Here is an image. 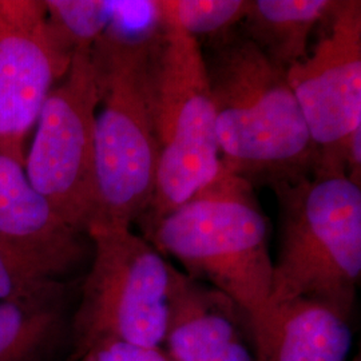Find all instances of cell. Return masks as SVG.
Masks as SVG:
<instances>
[{"label": "cell", "instance_id": "obj_1", "mask_svg": "<svg viewBox=\"0 0 361 361\" xmlns=\"http://www.w3.org/2000/svg\"><path fill=\"white\" fill-rule=\"evenodd\" d=\"M205 61L222 166L269 185L312 174L314 147L286 70L233 32Z\"/></svg>", "mask_w": 361, "mask_h": 361}, {"label": "cell", "instance_id": "obj_2", "mask_svg": "<svg viewBox=\"0 0 361 361\" xmlns=\"http://www.w3.org/2000/svg\"><path fill=\"white\" fill-rule=\"evenodd\" d=\"M145 234L188 276L228 297L255 343L271 305L273 259L268 219L249 180L221 166L214 180Z\"/></svg>", "mask_w": 361, "mask_h": 361}, {"label": "cell", "instance_id": "obj_3", "mask_svg": "<svg viewBox=\"0 0 361 361\" xmlns=\"http://www.w3.org/2000/svg\"><path fill=\"white\" fill-rule=\"evenodd\" d=\"M161 23L147 61V98L158 149L152 202L141 219L149 231L189 201L221 170L207 61L198 39L157 1Z\"/></svg>", "mask_w": 361, "mask_h": 361}, {"label": "cell", "instance_id": "obj_4", "mask_svg": "<svg viewBox=\"0 0 361 361\" xmlns=\"http://www.w3.org/2000/svg\"><path fill=\"white\" fill-rule=\"evenodd\" d=\"M271 186L280 207L271 305L308 298L349 317L361 276V186L344 174Z\"/></svg>", "mask_w": 361, "mask_h": 361}, {"label": "cell", "instance_id": "obj_5", "mask_svg": "<svg viewBox=\"0 0 361 361\" xmlns=\"http://www.w3.org/2000/svg\"><path fill=\"white\" fill-rule=\"evenodd\" d=\"M153 38L123 40L104 34L92 47L99 104L95 118V207L89 231L131 229L152 202L158 166L147 98Z\"/></svg>", "mask_w": 361, "mask_h": 361}, {"label": "cell", "instance_id": "obj_6", "mask_svg": "<svg viewBox=\"0 0 361 361\" xmlns=\"http://www.w3.org/2000/svg\"><path fill=\"white\" fill-rule=\"evenodd\" d=\"M90 269L71 320V359L102 341L162 349L170 267L152 243L128 228H94Z\"/></svg>", "mask_w": 361, "mask_h": 361}, {"label": "cell", "instance_id": "obj_7", "mask_svg": "<svg viewBox=\"0 0 361 361\" xmlns=\"http://www.w3.org/2000/svg\"><path fill=\"white\" fill-rule=\"evenodd\" d=\"M92 50H78L42 107L26 153L31 185L78 232L87 234L95 207V118L99 86Z\"/></svg>", "mask_w": 361, "mask_h": 361}, {"label": "cell", "instance_id": "obj_8", "mask_svg": "<svg viewBox=\"0 0 361 361\" xmlns=\"http://www.w3.org/2000/svg\"><path fill=\"white\" fill-rule=\"evenodd\" d=\"M313 51L286 70L314 147L312 174L347 176L349 140L361 129V1H337Z\"/></svg>", "mask_w": 361, "mask_h": 361}, {"label": "cell", "instance_id": "obj_9", "mask_svg": "<svg viewBox=\"0 0 361 361\" xmlns=\"http://www.w3.org/2000/svg\"><path fill=\"white\" fill-rule=\"evenodd\" d=\"M73 56L44 1L0 0V149L23 165L30 131Z\"/></svg>", "mask_w": 361, "mask_h": 361}, {"label": "cell", "instance_id": "obj_10", "mask_svg": "<svg viewBox=\"0 0 361 361\" xmlns=\"http://www.w3.org/2000/svg\"><path fill=\"white\" fill-rule=\"evenodd\" d=\"M241 324L247 326L228 297L170 267L164 340L169 360L257 361Z\"/></svg>", "mask_w": 361, "mask_h": 361}, {"label": "cell", "instance_id": "obj_11", "mask_svg": "<svg viewBox=\"0 0 361 361\" xmlns=\"http://www.w3.org/2000/svg\"><path fill=\"white\" fill-rule=\"evenodd\" d=\"M83 235L35 190L25 165L0 149V241L61 280L85 257Z\"/></svg>", "mask_w": 361, "mask_h": 361}, {"label": "cell", "instance_id": "obj_12", "mask_svg": "<svg viewBox=\"0 0 361 361\" xmlns=\"http://www.w3.org/2000/svg\"><path fill=\"white\" fill-rule=\"evenodd\" d=\"M349 317L314 300L273 304L255 338L257 361H347L352 349Z\"/></svg>", "mask_w": 361, "mask_h": 361}, {"label": "cell", "instance_id": "obj_13", "mask_svg": "<svg viewBox=\"0 0 361 361\" xmlns=\"http://www.w3.org/2000/svg\"><path fill=\"white\" fill-rule=\"evenodd\" d=\"M334 0H250L243 25L273 63L285 70L308 54L313 30L328 19Z\"/></svg>", "mask_w": 361, "mask_h": 361}, {"label": "cell", "instance_id": "obj_14", "mask_svg": "<svg viewBox=\"0 0 361 361\" xmlns=\"http://www.w3.org/2000/svg\"><path fill=\"white\" fill-rule=\"evenodd\" d=\"M70 331L66 290L26 301H0V361H49Z\"/></svg>", "mask_w": 361, "mask_h": 361}, {"label": "cell", "instance_id": "obj_15", "mask_svg": "<svg viewBox=\"0 0 361 361\" xmlns=\"http://www.w3.org/2000/svg\"><path fill=\"white\" fill-rule=\"evenodd\" d=\"M47 19L54 31L74 50H92L111 16V1L46 0Z\"/></svg>", "mask_w": 361, "mask_h": 361}, {"label": "cell", "instance_id": "obj_16", "mask_svg": "<svg viewBox=\"0 0 361 361\" xmlns=\"http://www.w3.org/2000/svg\"><path fill=\"white\" fill-rule=\"evenodd\" d=\"M165 11L178 26L195 39L210 37L217 40L243 23L249 10L247 0H165Z\"/></svg>", "mask_w": 361, "mask_h": 361}, {"label": "cell", "instance_id": "obj_17", "mask_svg": "<svg viewBox=\"0 0 361 361\" xmlns=\"http://www.w3.org/2000/svg\"><path fill=\"white\" fill-rule=\"evenodd\" d=\"M66 290L63 283L35 259L0 241V301H26Z\"/></svg>", "mask_w": 361, "mask_h": 361}, {"label": "cell", "instance_id": "obj_18", "mask_svg": "<svg viewBox=\"0 0 361 361\" xmlns=\"http://www.w3.org/2000/svg\"><path fill=\"white\" fill-rule=\"evenodd\" d=\"M71 361H170L162 349L147 348L126 341H102L83 350Z\"/></svg>", "mask_w": 361, "mask_h": 361}, {"label": "cell", "instance_id": "obj_19", "mask_svg": "<svg viewBox=\"0 0 361 361\" xmlns=\"http://www.w3.org/2000/svg\"><path fill=\"white\" fill-rule=\"evenodd\" d=\"M353 361H360V359H359V357H357V359H356V360H353Z\"/></svg>", "mask_w": 361, "mask_h": 361}]
</instances>
